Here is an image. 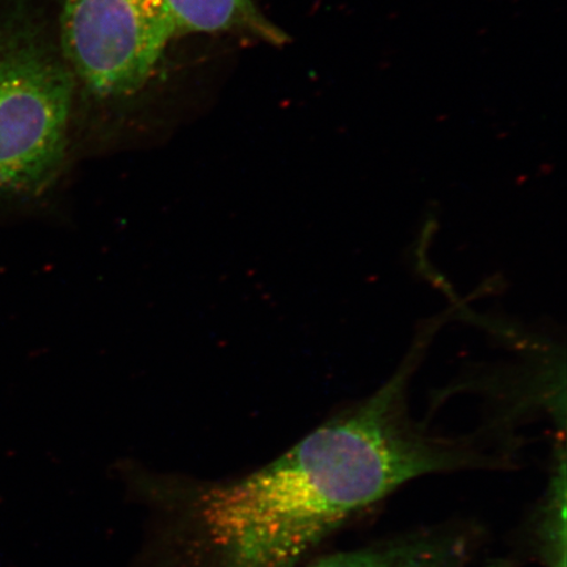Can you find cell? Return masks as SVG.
Listing matches in <instances>:
<instances>
[{"instance_id": "obj_1", "label": "cell", "mask_w": 567, "mask_h": 567, "mask_svg": "<svg viewBox=\"0 0 567 567\" xmlns=\"http://www.w3.org/2000/svg\"><path fill=\"white\" fill-rule=\"evenodd\" d=\"M427 326L384 385L339 411L264 470L205 499L210 534L234 567H293L338 527L408 482L491 463L472 443L411 416L409 384Z\"/></svg>"}, {"instance_id": "obj_4", "label": "cell", "mask_w": 567, "mask_h": 567, "mask_svg": "<svg viewBox=\"0 0 567 567\" xmlns=\"http://www.w3.org/2000/svg\"><path fill=\"white\" fill-rule=\"evenodd\" d=\"M472 537L436 528L390 538L371 547L339 553L311 567H465Z\"/></svg>"}, {"instance_id": "obj_5", "label": "cell", "mask_w": 567, "mask_h": 567, "mask_svg": "<svg viewBox=\"0 0 567 567\" xmlns=\"http://www.w3.org/2000/svg\"><path fill=\"white\" fill-rule=\"evenodd\" d=\"M177 34L230 33L271 45H284L286 32L276 27L255 0H166Z\"/></svg>"}, {"instance_id": "obj_2", "label": "cell", "mask_w": 567, "mask_h": 567, "mask_svg": "<svg viewBox=\"0 0 567 567\" xmlns=\"http://www.w3.org/2000/svg\"><path fill=\"white\" fill-rule=\"evenodd\" d=\"M75 78L38 24L0 19V196L35 195L66 157Z\"/></svg>"}, {"instance_id": "obj_3", "label": "cell", "mask_w": 567, "mask_h": 567, "mask_svg": "<svg viewBox=\"0 0 567 567\" xmlns=\"http://www.w3.org/2000/svg\"><path fill=\"white\" fill-rule=\"evenodd\" d=\"M174 38L166 0H61V53L97 99L137 94Z\"/></svg>"}]
</instances>
